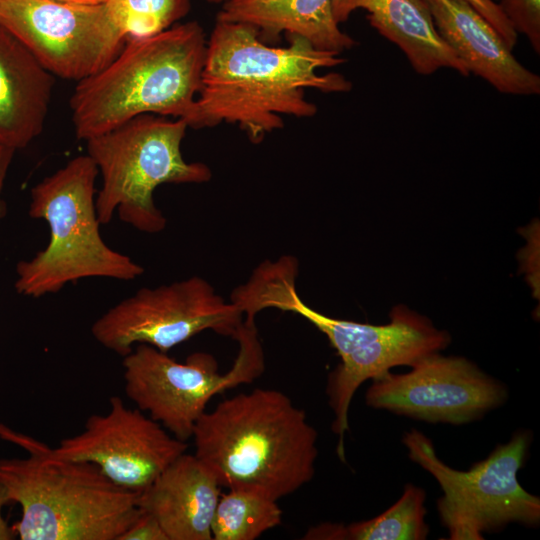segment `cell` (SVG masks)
<instances>
[{
    "label": "cell",
    "instance_id": "ffe728a7",
    "mask_svg": "<svg viewBox=\"0 0 540 540\" xmlns=\"http://www.w3.org/2000/svg\"><path fill=\"white\" fill-rule=\"evenodd\" d=\"M278 501L261 494L229 489L220 495L211 533L215 540H254L278 526L282 510Z\"/></svg>",
    "mask_w": 540,
    "mask_h": 540
},
{
    "label": "cell",
    "instance_id": "2e32d148",
    "mask_svg": "<svg viewBox=\"0 0 540 540\" xmlns=\"http://www.w3.org/2000/svg\"><path fill=\"white\" fill-rule=\"evenodd\" d=\"M54 78L0 25V146L17 151L42 133Z\"/></svg>",
    "mask_w": 540,
    "mask_h": 540
},
{
    "label": "cell",
    "instance_id": "44dd1931",
    "mask_svg": "<svg viewBox=\"0 0 540 540\" xmlns=\"http://www.w3.org/2000/svg\"><path fill=\"white\" fill-rule=\"evenodd\" d=\"M109 17L125 40L163 32L191 9V0H106Z\"/></svg>",
    "mask_w": 540,
    "mask_h": 540
},
{
    "label": "cell",
    "instance_id": "8fae6325",
    "mask_svg": "<svg viewBox=\"0 0 540 540\" xmlns=\"http://www.w3.org/2000/svg\"><path fill=\"white\" fill-rule=\"evenodd\" d=\"M0 25L54 77L77 82L104 68L126 42L104 4L0 0Z\"/></svg>",
    "mask_w": 540,
    "mask_h": 540
},
{
    "label": "cell",
    "instance_id": "5bb4252c",
    "mask_svg": "<svg viewBox=\"0 0 540 540\" xmlns=\"http://www.w3.org/2000/svg\"><path fill=\"white\" fill-rule=\"evenodd\" d=\"M444 42L470 73L511 95H539L540 77L523 66L467 0H426Z\"/></svg>",
    "mask_w": 540,
    "mask_h": 540
},
{
    "label": "cell",
    "instance_id": "83f0119b",
    "mask_svg": "<svg viewBox=\"0 0 540 540\" xmlns=\"http://www.w3.org/2000/svg\"><path fill=\"white\" fill-rule=\"evenodd\" d=\"M206 2L208 3H211V4H224L226 3L227 1H230V0H205Z\"/></svg>",
    "mask_w": 540,
    "mask_h": 540
},
{
    "label": "cell",
    "instance_id": "7a4b0ae2",
    "mask_svg": "<svg viewBox=\"0 0 540 540\" xmlns=\"http://www.w3.org/2000/svg\"><path fill=\"white\" fill-rule=\"evenodd\" d=\"M298 264L293 256L261 263L248 281L232 293L234 302L248 318L267 308L301 315L328 338L340 363L328 377L326 394L333 412L332 430L338 436L337 453L345 461L344 437L348 412L356 390L397 366H411L440 352L450 335L426 317L404 305L390 312V322L372 325L326 316L307 306L296 291Z\"/></svg>",
    "mask_w": 540,
    "mask_h": 540
},
{
    "label": "cell",
    "instance_id": "d6986e66",
    "mask_svg": "<svg viewBox=\"0 0 540 540\" xmlns=\"http://www.w3.org/2000/svg\"><path fill=\"white\" fill-rule=\"evenodd\" d=\"M426 493L407 484L401 497L378 516L349 525L323 523L324 540H424L429 533L425 517Z\"/></svg>",
    "mask_w": 540,
    "mask_h": 540
},
{
    "label": "cell",
    "instance_id": "4fadbf2b",
    "mask_svg": "<svg viewBox=\"0 0 540 540\" xmlns=\"http://www.w3.org/2000/svg\"><path fill=\"white\" fill-rule=\"evenodd\" d=\"M187 447L160 423L113 396L105 414L90 415L79 434L62 439L53 451L90 462L116 485L140 493Z\"/></svg>",
    "mask_w": 540,
    "mask_h": 540
},
{
    "label": "cell",
    "instance_id": "9a60e30c",
    "mask_svg": "<svg viewBox=\"0 0 540 540\" xmlns=\"http://www.w3.org/2000/svg\"><path fill=\"white\" fill-rule=\"evenodd\" d=\"M220 483L194 454L183 453L139 494L138 505L168 540H211Z\"/></svg>",
    "mask_w": 540,
    "mask_h": 540
},
{
    "label": "cell",
    "instance_id": "8992f818",
    "mask_svg": "<svg viewBox=\"0 0 540 540\" xmlns=\"http://www.w3.org/2000/svg\"><path fill=\"white\" fill-rule=\"evenodd\" d=\"M95 162L79 155L31 189L30 217L49 226L47 246L16 265L18 294L38 298L91 277L131 281L144 268L102 239L95 206Z\"/></svg>",
    "mask_w": 540,
    "mask_h": 540
},
{
    "label": "cell",
    "instance_id": "6da1fadb",
    "mask_svg": "<svg viewBox=\"0 0 540 540\" xmlns=\"http://www.w3.org/2000/svg\"><path fill=\"white\" fill-rule=\"evenodd\" d=\"M285 37L287 46H270L250 24L216 20L188 127L235 124L251 142L259 143L283 128L282 116L308 118L317 113V106L306 98L307 89L323 93L352 89L341 73H318L345 63L340 54L317 49L300 36Z\"/></svg>",
    "mask_w": 540,
    "mask_h": 540
},
{
    "label": "cell",
    "instance_id": "7402d4cb",
    "mask_svg": "<svg viewBox=\"0 0 540 540\" xmlns=\"http://www.w3.org/2000/svg\"><path fill=\"white\" fill-rule=\"evenodd\" d=\"M497 4L514 31L525 35L539 55L540 0H498Z\"/></svg>",
    "mask_w": 540,
    "mask_h": 540
},
{
    "label": "cell",
    "instance_id": "603a6c76",
    "mask_svg": "<svg viewBox=\"0 0 540 540\" xmlns=\"http://www.w3.org/2000/svg\"><path fill=\"white\" fill-rule=\"evenodd\" d=\"M500 34L507 47L513 51L517 43L514 31L497 2L494 0H467Z\"/></svg>",
    "mask_w": 540,
    "mask_h": 540
},
{
    "label": "cell",
    "instance_id": "484cf974",
    "mask_svg": "<svg viewBox=\"0 0 540 540\" xmlns=\"http://www.w3.org/2000/svg\"><path fill=\"white\" fill-rule=\"evenodd\" d=\"M11 503L7 490L0 482V540H13L15 539V532L5 518L3 517L2 510L4 506Z\"/></svg>",
    "mask_w": 540,
    "mask_h": 540
},
{
    "label": "cell",
    "instance_id": "4316f807",
    "mask_svg": "<svg viewBox=\"0 0 540 540\" xmlns=\"http://www.w3.org/2000/svg\"><path fill=\"white\" fill-rule=\"evenodd\" d=\"M62 3L67 4H73V5H86V6H93V5H101L104 4L106 0H55Z\"/></svg>",
    "mask_w": 540,
    "mask_h": 540
},
{
    "label": "cell",
    "instance_id": "3957f363",
    "mask_svg": "<svg viewBox=\"0 0 540 540\" xmlns=\"http://www.w3.org/2000/svg\"><path fill=\"white\" fill-rule=\"evenodd\" d=\"M192 438L194 455L229 489L278 501L315 474L318 433L279 390L256 388L223 400L202 414Z\"/></svg>",
    "mask_w": 540,
    "mask_h": 540
},
{
    "label": "cell",
    "instance_id": "d4e9b609",
    "mask_svg": "<svg viewBox=\"0 0 540 540\" xmlns=\"http://www.w3.org/2000/svg\"><path fill=\"white\" fill-rule=\"evenodd\" d=\"M15 152L16 151L12 148L0 146V221L7 214V205L3 198V189Z\"/></svg>",
    "mask_w": 540,
    "mask_h": 540
},
{
    "label": "cell",
    "instance_id": "7c38bea8",
    "mask_svg": "<svg viewBox=\"0 0 540 540\" xmlns=\"http://www.w3.org/2000/svg\"><path fill=\"white\" fill-rule=\"evenodd\" d=\"M507 398L505 386L463 357L439 352L421 358L407 373L390 371L372 380L368 406L430 423L466 424Z\"/></svg>",
    "mask_w": 540,
    "mask_h": 540
},
{
    "label": "cell",
    "instance_id": "e0dca14e",
    "mask_svg": "<svg viewBox=\"0 0 540 540\" xmlns=\"http://www.w3.org/2000/svg\"><path fill=\"white\" fill-rule=\"evenodd\" d=\"M357 9L383 37L401 49L420 75L449 68L467 77L470 72L438 33L426 0H332V13L340 25Z\"/></svg>",
    "mask_w": 540,
    "mask_h": 540
},
{
    "label": "cell",
    "instance_id": "ac0fdd59",
    "mask_svg": "<svg viewBox=\"0 0 540 540\" xmlns=\"http://www.w3.org/2000/svg\"><path fill=\"white\" fill-rule=\"evenodd\" d=\"M216 20L250 24L265 43L276 41L284 33L338 54L358 45L339 28L332 0H230L222 4Z\"/></svg>",
    "mask_w": 540,
    "mask_h": 540
},
{
    "label": "cell",
    "instance_id": "30bf717a",
    "mask_svg": "<svg viewBox=\"0 0 540 540\" xmlns=\"http://www.w3.org/2000/svg\"><path fill=\"white\" fill-rule=\"evenodd\" d=\"M243 316L239 307L225 301L208 281L194 276L139 289L95 320L91 334L100 345L122 357L137 344L167 353L205 330L234 338Z\"/></svg>",
    "mask_w": 540,
    "mask_h": 540
},
{
    "label": "cell",
    "instance_id": "277c9868",
    "mask_svg": "<svg viewBox=\"0 0 540 540\" xmlns=\"http://www.w3.org/2000/svg\"><path fill=\"white\" fill-rule=\"evenodd\" d=\"M206 47L197 21L127 40L104 68L77 82L69 101L76 137L86 141L142 114L186 121L202 86Z\"/></svg>",
    "mask_w": 540,
    "mask_h": 540
},
{
    "label": "cell",
    "instance_id": "52a82bcc",
    "mask_svg": "<svg viewBox=\"0 0 540 540\" xmlns=\"http://www.w3.org/2000/svg\"><path fill=\"white\" fill-rule=\"evenodd\" d=\"M187 128L182 118L142 114L86 140L87 155L102 178L95 198L100 224L110 223L117 210L120 220L137 230L161 232L167 220L154 203V190L165 183L211 179L206 164L183 158L181 143Z\"/></svg>",
    "mask_w": 540,
    "mask_h": 540
},
{
    "label": "cell",
    "instance_id": "5b68a950",
    "mask_svg": "<svg viewBox=\"0 0 540 540\" xmlns=\"http://www.w3.org/2000/svg\"><path fill=\"white\" fill-rule=\"evenodd\" d=\"M0 438L26 458L0 459V482L21 507L13 530L21 540H118L140 513L139 494L113 483L94 464L0 423Z\"/></svg>",
    "mask_w": 540,
    "mask_h": 540
},
{
    "label": "cell",
    "instance_id": "ba28073f",
    "mask_svg": "<svg viewBox=\"0 0 540 540\" xmlns=\"http://www.w3.org/2000/svg\"><path fill=\"white\" fill-rule=\"evenodd\" d=\"M402 442L408 457L429 472L443 492L437 511L449 540H482L485 533L513 522L539 524L540 499L517 478L531 442L529 432H516L467 471L440 460L432 441L419 430L405 432Z\"/></svg>",
    "mask_w": 540,
    "mask_h": 540
},
{
    "label": "cell",
    "instance_id": "9c48e42d",
    "mask_svg": "<svg viewBox=\"0 0 540 540\" xmlns=\"http://www.w3.org/2000/svg\"><path fill=\"white\" fill-rule=\"evenodd\" d=\"M233 339L239 344L238 355L224 374L206 352L192 353L179 363L150 345H135L122 361L126 396L136 408L186 442L213 396L253 382L264 370L255 323L243 321Z\"/></svg>",
    "mask_w": 540,
    "mask_h": 540
},
{
    "label": "cell",
    "instance_id": "cb8c5ba5",
    "mask_svg": "<svg viewBox=\"0 0 540 540\" xmlns=\"http://www.w3.org/2000/svg\"><path fill=\"white\" fill-rule=\"evenodd\" d=\"M118 540H168L158 521L140 509L139 515L119 536Z\"/></svg>",
    "mask_w": 540,
    "mask_h": 540
}]
</instances>
